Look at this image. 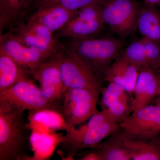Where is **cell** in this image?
Listing matches in <instances>:
<instances>
[{
	"label": "cell",
	"mask_w": 160,
	"mask_h": 160,
	"mask_svg": "<svg viewBox=\"0 0 160 160\" xmlns=\"http://www.w3.org/2000/svg\"><path fill=\"white\" fill-rule=\"evenodd\" d=\"M82 160H101V157L97 151L91 152L84 155L81 158Z\"/></svg>",
	"instance_id": "obj_28"
},
{
	"label": "cell",
	"mask_w": 160,
	"mask_h": 160,
	"mask_svg": "<svg viewBox=\"0 0 160 160\" xmlns=\"http://www.w3.org/2000/svg\"><path fill=\"white\" fill-rule=\"evenodd\" d=\"M140 71L138 67L121 57L117 58L106 69L104 78L109 83H115L122 86L132 95Z\"/></svg>",
	"instance_id": "obj_14"
},
{
	"label": "cell",
	"mask_w": 160,
	"mask_h": 160,
	"mask_svg": "<svg viewBox=\"0 0 160 160\" xmlns=\"http://www.w3.org/2000/svg\"><path fill=\"white\" fill-rule=\"evenodd\" d=\"M30 76L0 48V91Z\"/></svg>",
	"instance_id": "obj_19"
},
{
	"label": "cell",
	"mask_w": 160,
	"mask_h": 160,
	"mask_svg": "<svg viewBox=\"0 0 160 160\" xmlns=\"http://www.w3.org/2000/svg\"><path fill=\"white\" fill-rule=\"evenodd\" d=\"M62 134L56 132L32 131L30 142L33 152L29 160H45L50 158L57 145L62 141Z\"/></svg>",
	"instance_id": "obj_18"
},
{
	"label": "cell",
	"mask_w": 160,
	"mask_h": 160,
	"mask_svg": "<svg viewBox=\"0 0 160 160\" xmlns=\"http://www.w3.org/2000/svg\"><path fill=\"white\" fill-rule=\"evenodd\" d=\"M99 97L86 89H66L62 101V112L67 124L76 126L87 122L98 110Z\"/></svg>",
	"instance_id": "obj_5"
},
{
	"label": "cell",
	"mask_w": 160,
	"mask_h": 160,
	"mask_svg": "<svg viewBox=\"0 0 160 160\" xmlns=\"http://www.w3.org/2000/svg\"><path fill=\"white\" fill-rule=\"evenodd\" d=\"M62 6L39 7L31 12L23 22H36L46 26L53 33L62 30L77 13Z\"/></svg>",
	"instance_id": "obj_12"
},
{
	"label": "cell",
	"mask_w": 160,
	"mask_h": 160,
	"mask_svg": "<svg viewBox=\"0 0 160 160\" xmlns=\"http://www.w3.org/2000/svg\"><path fill=\"white\" fill-rule=\"evenodd\" d=\"M0 48L31 77L38 66L51 56L24 45L17 38L11 30L0 35Z\"/></svg>",
	"instance_id": "obj_10"
},
{
	"label": "cell",
	"mask_w": 160,
	"mask_h": 160,
	"mask_svg": "<svg viewBox=\"0 0 160 160\" xmlns=\"http://www.w3.org/2000/svg\"><path fill=\"white\" fill-rule=\"evenodd\" d=\"M121 137L128 149L131 159L160 160V144L152 141L153 138L133 136L121 131Z\"/></svg>",
	"instance_id": "obj_17"
},
{
	"label": "cell",
	"mask_w": 160,
	"mask_h": 160,
	"mask_svg": "<svg viewBox=\"0 0 160 160\" xmlns=\"http://www.w3.org/2000/svg\"><path fill=\"white\" fill-rule=\"evenodd\" d=\"M139 13L134 0H106L102 4L104 24L122 36L130 34L136 27Z\"/></svg>",
	"instance_id": "obj_6"
},
{
	"label": "cell",
	"mask_w": 160,
	"mask_h": 160,
	"mask_svg": "<svg viewBox=\"0 0 160 160\" xmlns=\"http://www.w3.org/2000/svg\"><path fill=\"white\" fill-rule=\"evenodd\" d=\"M150 6L139 13L136 27L142 38L160 44V15Z\"/></svg>",
	"instance_id": "obj_20"
},
{
	"label": "cell",
	"mask_w": 160,
	"mask_h": 160,
	"mask_svg": "<svg viewBox=\"0 0 160 160\" xmlns=\"http://www.w3.org/2000/svg\"><path fill=\"white\" fill-rule=\"evenodd\" d=\"M149 6H154L160 5V0H145Z\"/></svg>",
	"instance_id": "obj_29"
},
{
	"label": "cell",
	"mask_w": 160,
	"mask_h": 160,
	"mask_svg": "<svg viewBox=\"0 0 160 160\" xmlns=\"http://www.w3.org/2000/svg\"><path fill=\"white\" fill-rule=\"evenodd\" d=\"M122 57L136 66L140 70L144 68H149L145 46L142 39L131 43L124 50Z\"/></svg>",
	"instance_id": "obj_24"
},
{
	"label": "cell",
	"mask_w": 160,
	"mask_h": 160,
	"mask_svg": "<svg viewBox=\"0 0 160 160\" xmlns=\"http://www.w3.org/2000/svg\"><path fill=\"white\" fill-rule=\"evenodd\" d=\"M102 4L93 3L80 9L68 24L58 32L56 37L78 39L98 34L105 25L102 18Z\"/></svg>",
	"instance_id": "obj_7"
},
{
	"label": "cell",
	"mask_w": 160,
	"mask_h": 160,
	"mask_svg": "<svg viewBox=\"0 0 160 160\" xmlns=\"http://www.w3.org/2000/svg\"><path fill=\"white\" fill-rule=\"evenodd\" d=\"M119 130L110 135L109 139L99 147L97 152L101 160H132L130 152L123 143Z\"/></svg>",
	"instance_id": "obj_22"
},
{
	"label": "cell",
	"mask_w": 160,
	"mask_h": 160,
	"mask_svg": "<svg viewBox=\"0 0 160 160\" xmlns=\"http://www.w3.org/2000/svg\"><path fill=\"white\" fill-rule=\"evenodd\" d=\"M127 93L128 92L122 86L115 83H109L108 86L102 90V107H104L109 102L117 99L122 100L129 104V98Z\"/></svg>",
	"instance_id": "obj_26"
},
{
	"label": "cell",
	"mask_w": 160,
	"mask_h": 160,
	"mask_svg": "<svg viewBox=\"0 0 160 160\" xmlns=\"http://www.w3.org/2000/svg\"><path fill=\"white\" fill-rule=\"evenodd\" d=\"M24 112L0 109V160H29L31 129Z\"/></svg>",
	"instance_id": "obj_1"
},
{
	"label": "cell",
	"mask_w": 160,
	"mask_h": 160,
	"mask_svg": "<svg viewBox=\"0 0 160 160\" xmlns=\"http://www.w3.org/2000/svg\"><path fill=\"white\" fill-rule=\"evenodd\" d=\"M102 108L109 120L119 124L128 117L131 112L129 104L119 99L111 101Z\"/></svg>",
	"instance_id": "obj_25"
},
{
	"label": "cell",
	"mask_w": 160,
	"mask_h": 160,
	"mask_svg": "<svg viewBox=\"0 0 160 160\" xmlns=\"http://www.w3.org/2000/svg\"><path fill=\"white\" fill-rule=\"evenodd\" d=\"M57 55L65 90L86 89L100 95L102 90L101 80L74 52L65 46Z\"/></svg>",
	"instance_id": "obj_4"
},
{
	"label": "cell",
	"mask_w": 160,
	"mask_h": 160,
	"mask_svg": "<svg viewBox=\"0 0 160 160\" xmlns=\"http://www.w3.org/2000/svg\"><path fill=\"white\" fill-rule=\"evenodd\" d=\"M158 81L157 74L154 70L146 68L141 69L138 76L133 94L130 110L134 112L149 105L157 96Z\"/></svg>",
	"instance_id": "obj_13"
},
{
	"label": "cell",
	"mask_w": 160,
	"mask_h": 160,
	"mask_svg": "<svg viewBox=\"0 0 160 160\" xmlns=\"http://www.w3.org/2000/svg\"><path fill=\"white\" fill-rule=\"evenodd\" d=\"M120 129L119 123L107 121L78 133L66 132L59 144L66 158L73 159L78 151L88 148H95L106 137Z\"/></svg>",
	"instance_id": "obj_8"
},
{
	"label": "cell",
	"mask_w": 160,
	"mask_h": 160,
	"mask_svg": "<svg viewBox=\"0 0 160 160\" xmlns=\"http://www.w3.org/2000/svg\"><path fill=\"white\" fill-rule=\"evenodd\" d=\"M19 41L26 46L39 50L47 55H52L61 50L64 46L58 48L49 44L42 38L35 34L25 26L22 22L10 30Z\"/></svg>",
	"instance_id": "obj_21"
},
{
	"label": "cell",
	"mask_w": 160,
	"mask_h": 160,
	"mask_svg": "<svg viewBox=\"0 0 160 160\" xmlns=\"http://www.w3.org/2000/svg\"><path fill=\"white\" fill-rule=\"evenodd\" d=\"M33 0H0V35L23 22Z\"/></svg>",
	"instance_id": "obj_15"
},
{
	"label": "cell",
	"mask_w": 160,
	"mask_h": 160,
	"mask_svg": "<svg viewBox=\"0 0 160 160\" xmlns=\"http://www.w3.org/2000/svg\"><path fill=\"white\" fill-rule=\"evenodd\" d=\"M44 109H54L62 112V105L48 101L29 78L0 91V109L30 112Z\"/></svg>",
	"instance_id": "obj_3"
},
{
	"label": "cell",
	"mask_w": 160,
	"mask_h": 160,
	"mask_svg": "<svg viewBox=\"0 0 160 160\" xmlns=\"http://www.w3.org/2000/svg\"><path fill=\"white\" fill-rule=\"evenodd\" d=\"M29 127L32 131L43 132L65 130L69 126L62 112L52 109H44L29 112Z\"/></svg>",
	"instance_id": "obj_16"
},
{
	"label": "cell",
	"mask_w": 160,
	"mask_h": 160,
	"mask_svg": "<svg viewBox=\"0 0 160 160\" xmlns=\"http://www.w3.org/2000/svg\"><path fill=\"white\" fill-rule=\"evenodd\" d=\"M120 129L133 136L152 138L160 133V104L148 105L119 123Z\"/></svg>",
	"instance_id": "obj_11"
},
{
	"label": "cell",
	"mask_w": 160,
	"mask_h": 160,
	"mask_svg": "<svg viewBox=\"0 0 160 160\" xmlns=\"http://www.w3.org/2000/svg\"><path fill=\"white\" fill-rule=\"evenodd\" d=\"M148 67L150 69L160 67V44L148 39L142 38Z\"/></svg>",
	"instance_id": "obj_27"
},
{
	"label": "cell",
	"mask_w": 160,
	"mask_h": 160,
	"mask_svg": "<svg viewBox=\"0 0 160 160\" xmlns=\"http://www.w3.org/2000/svg\"><path fill=\"white\" fill-rule=\"evenodd\" d=\"M106 0H33L26 16L36 9L43 6H59L72 11L78 12L85 6L95 2H104Z\"/></svg>",
	"instance_id": "obj_23"
},
{
	"label": "cell",
	"mask_w": 160,
	"mask_h": 160,
	"mask_svg": "<svg viewBox=\"0 0 160 160\" xmlns=\"http://www.w3.org/2000/svg\"><path fill=\"white\" fill-rule=\"evenodd\" d=\"M124 45L111 38L92 37L71 39L68 49L74 52L101 80L106 69L116 59Z\"/></svg>",
	"instance_id": "obj_2"
},
{
	"label": "cell",
	"mask_w": 160,
	"mask_h": 160,
	"mask_svg": "<svg viewBox=\"0 0 160 160\" xmlns=\"http://www.w3.org/2000/svg\"><path fill=\"white\" fill-rule=\"evenodd\" d=\"M32 77L38 82L40 89L46 99L51 102L62 105L65 88L57 52L38 66Z\"/></svg>",
	"instance_id": "obj_9"
}]
</instances>
